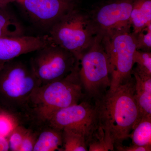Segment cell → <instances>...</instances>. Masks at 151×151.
I'll return each instance as SVG.
<instances>
[{"mask_svg": "<svg viewBox=\"0 0 151 151\" xmlns=\"http://www.w3.org/2000/svg\"><path fill=\"white\" fill-rule=\"evenodd\" d=\"M135 79L131 76L115 91L108 89L95 99L99 127L114 145L122 144L139 120L135 98Z\"/></svg>", "mask_w": 151, "mask_h": 151, "instance_id": "cell-1", "label": "cell"}, {"mask_svg": "<svg viewBox=\"0 0 151 151\" xmlns=\"http://www.w3.org/2000/svg\"><path fill=\"white\" fill-rule=\"evenodd\" d=\"M79 63L65 77L37 87L30 96L27 106L39 121L47 122L56 111L77 104L85 94L79 74Z\"/></svg>", "mask_w": 151, "mask_h": 151, "instance_id": "cell-2", "label": "cell"}, {"mask_svg": "<svg viewBox=\"0 0 151 151\" xmlns=\"http://www.w3.org/2000/svg\"><path fill=\"white\" fill-rule=\"evenodd\" d=\"M49 32L52 43L72 53L79 61L97 34L91 17L77 8L64 15Z\"/></svg>", "mask_w": 151, "mask_h": 151, "instance_id": "cell-3", "label": "cell"}, {"mask_svg": "<svg viewBox=\"0 0 151 151\" xmlns=\"http://www.w3.org/2000/svg\"><path fill=\"white\" fill-rule=\"evenodd\" d=\"M79 76L83 90L90 98H100L110 88L111 74L103 36L97 34L79 60Z\"/></svg>", "mask_w": 151, "mask_h": 151, "instance_id": "cell-4", "label": "cell"}, {"mask_svg": "<svg viewBox=\"0 0 151 151\" xmlns=\"http://www.w3.org/2000/svg\"><path fill=\"white\" fill-rule=\"evenodd\" d=\"M40 86L30 65L13 60L0 68V102L7 108L27 106L33 92Z\"/></svg>", "mask_w": 151, "mask_h": 151, "instance_id": "cell-5", "label": "cell"}, {"mask_svg": "<svg viewBox=\"0 0 151 151\" xmlns=\"http://www.w3.org/2000/svg\"><path fill=\"white\" fill-rule=\"evenodd\" d=\"M103 41L111 70V84L108 89L114 91L132 76L137 41L133 32L124 31L103 36Z\"/></svg>", "mask_w": 151, "mask_h": 151, "instance_id": "cell-6", "label": "cell"}, {"mask_svg": "<svg viewBox=\"0 0 151 151\" xmlns=\"http://www.w3.org/2000/svg\"><path fill=\"white\" fill-rule=\"evenodd\" d=\"M79 63L72 53L52 43L36 51L30 65L41 86L64 78Z\"/></svg>", "mask_w": 151, "mask_h": 151, "instance_id": "cell-7", "label": "cell"}, {"mask_svg": "<svg viewBox=\"0 0 151 151\" xmlns=\"http://www.w3.org/2000/svg\"><path fill=\"white\" fill-rule=\"evenodd\" d=\"M47 122L57 129H69L81 132L88 144L99 128L97 106L89 100H83L56 111Z\"/></svg>", "mask_w": 151, "mask_h": 151, "instance_id": "cell-8", "label": "cell"}, {"mask_svg": "<svg viewBox=\"0 0 151 151\" xmlns=\"http://www.w3.org/2000/svg\"><path fill=\"white\" fill-rule=\"evenodd\" d=\"M15 3L32 23L48 30L64 15L76 8V0H17Z\"/></svg>", "mask_w": 151, "mask_h": 151, "instance_id": "cell-9", "label": "cell"}, {"mask_svg": "<svg viewBox=\"0 0 151 151\" xmlns=\"http://www.w3.org/2000/svg\"><path fill=\"white\" fill-rule=\"evenodd\" d=\"M134 0H113L100 7L91 16L97 31L103 36L130 31V16Z\"/></svg>", "mask_w": 151, "mask_h": 151, "instance_id": "cell-10", "label": "cell"}, {"mask_svg": "<svg viewBox=\"0 0 151 151\" xmlns=\"http://www.w3.org/2000/svg\"><path fill=\"white\" fill-rule=\"evenodd\" d=\"M52 43L48 35L0 38V68L20 55L36 51Z\"/></svg>", "mask_w": 151, "mask_h": 151, "instance_id": "cell-11", "label": "cell"}, {"mask_svg": "<svg viewBox=\"0 0 151 151\" xmlns=\"http://www.w3.org/2000/svg\"><path fill=\"white\" fill-rule=\"evenodd\" d=\"M135 79V98L139 112V120L151 116V76L139 73L133 69Z\"/></svg>", "mask_w": 151, "mask_h": 151, "instance_id": "cell-12", "label": "cell"}, {"mask_svg": "<svg viewBox=\"0 0 151 151\" xmlns=\"http://www.w3.org/2000/svg\"><path fill=\"white\" fill-rule=\"evenodd\" d=\"M130 22L134 34L151 24V0H134Z\"/></svg>", "mask_w": 151, "mask_h": 151, "instance_id": "cell-13", "label": "cell"}, {"mask_svg": "<svg viewBox=\"0 0 151 151\" xmlns=\"http://www.w3.org/2000/svg\"><path fill=\"white\" fill-rule=\"evenodd\" d=\"M23 26L8 6L0 9V38L24 35Z\"/></svg>", "mask_w": 151, "mask_h": 151, "instance_id": "cell-14", "label": "cell"}, {"mask_svg": "<svg viewBox=\"0 0 151 151\" xmlns=\"http://www.w3.org/2000/svg\"><path fill=\"white\" fill-rule=\"evenodd\" d=\"M62 145V131L49 126L37 135L33 151L60 150Z\"/></svg>", "mask_w": 151, "mask_h": 151, "instance_id": "cell-15", "label": "cell"}, {"mask_svg": "<svg viewBox=\"0 0 151 151\" xmlns=\"http://www.w3.org/2000/svg\"><path fill=\"white\" fill-rule=\"evenodd\" d=\"M132 145L151 147V116L144 117L138 122L130 133Z\"/></svg>", "mask_w": 151, "mask_h": 151, "instance_id": "cell-16", "label": "cell"}, {"mask_svg": "<svg viewBox=\"0 0 151 151\" xmlns=\"http://www.w3.org/2000/svg\"><path fill=\"white\" fill-rule=\"evenodd\" d=\"M63 148L61 151H88L85 136L76 130L64 129L62 130Z\"/></svg>", "mask_w": 151, "mask_h": 151, "instance_id": "cell-17", "label": "cell"}, {"mask_svg": "<svg viewBox=\"0 0 151 151\" xmlns=\"http://www.w3.org/2000/svg\"><path fill=\"white\" fill-rule=\"evenodd\" d=\"M89 151H114V145L100 128L94 133L88 142Z\"/></svg>", "mask_w": 151, "mask_h": 151, "instance_id": "cell-18", "label": "cell"}, {"mask_svg": "<svg viewBox=\"0 0 151 151\" xmlns=\"http://www.w3.org/2000/svg\"><path fill=\"white\" fill-rule=\"evenodd\" d=\"M134 62L137 63L135 69L139 73L151 76V53L150 52L137 50L134 55Z\"/></svg>", "mask_w": 151, "mask_h": 151, "instance_id": "cell-19", "label": "cell"}, {"mask_svg": "<svg viewBox=\"0 0 151 151\" xmlns=\"http://www.w3.org/2000/svg\"><path fill=\"white\" fill-rule=\"evenodd\" d=\"M19 125L13 115L5 111H0V135L7 138L14 129Z\"/></svg>", "mask_w": 151, "mask_h": 151, "instance_id": "cell-20", "label": "cell"}, {"mask_svg": "<svg viewBox=\"0 0 151 151\" xmlns=\"http://www.w3.org/2000/svg\"><path fill=\"white\" fill-rule=\"evenodd\" d=\"M28 129L17 125L8 137L10 150L19 151L23 139Z\"/></svg>", "mask_w": 151, "mask_h": 151, "instance_id": "cell-21", "label": "cell"}, {"mask_svg": "<svg viewBox=\"0 0 151 151\" xmlns=\"http://www.w3.org/2000/svg\"><path fill=\"white\" fill-rule=\"evenodd\" d=\"M134 35L137 41V50L150 52L151 24L144 28Z\"/></svg>", "mask_w": 151, "mask_h": 151, "instance_id": "cell-22", "label": "cell"}, {"mask_svg": "<svg viewBox=\"0 0 151 151\" xmlns=\"http://www.w3.org/2000/svg\"><path fill=\"white\" fill-rule=\"evenodd\" d=\"M37 134L28 129L23 139L19 151H32L37 137Z\"/></svg>", "mask_w": 151, "mask_h": 151, "instance_id": "cell-23", "label": "cell"}, {"mask_svg": "<svg viewBox=\"0 0 151 151\" xmlns=\"http://www.w3.org/2000/svg\"><path fill=\"white\" fill-rule=\"evenodd\" d=\"M116 150L119 151H151V147L142 146L132 145L129 146H124L122 144L117 145L114 147Z\"/></svg>", "mask_w": 151, "mask_h": 151, "instance_id": "cell-24", "label": "cell"}, {"mask_svg": "<svg viewBox=\"0 0 151 151\" xmlns=\"http://www.w3.org/2000/svg\"><path fill=\"white\" fill-rule=\"evenodd\" d=\"M9 150L7 138L0 135V151Z\"/></svg>", "mask_w": 151, "mask_h": 151, "instance_id": "cell-25", "label": "cell"}, {"mask_svg": "<svg viewBox=\"0 0 151 151\" xmlns=\"http://www.w3.org/2000/svg\"><path fill=\"white\" fill-rule=\"evenodd\" d=\"M17 0H0V9L8 6L10 4L15 3Z\"/></svg>", "mask_w": 151, "mask_h": 151, "instance_id": "cell-26", "label": "cell"}]
</instances>
